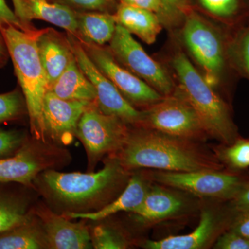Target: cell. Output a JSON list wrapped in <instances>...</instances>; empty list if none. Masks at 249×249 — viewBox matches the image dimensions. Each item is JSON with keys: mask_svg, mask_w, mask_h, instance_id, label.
Wrapping results in <instances>:
<instances>
[{"mask_svg": "<svg viewBox=\"0 0 249 249\" xmlns=\"http://www.w3.org/2000/svg\"><path fill=\"white\" fill-rule=\"evenodd\" d=\"M231 202L232 207L236 211L249 209V181L246 183Z\"/></svg>", "mask_w": 249, "mask_h": 249, "instance_id": "obj_36", "label": "cell"}, {"mask_svg": "<svg viewBox=\"0 0 249 249\" xmlns=\"http://www.w3.org/2000/svg\"><path fill=\"white\" fill-rule=\"evenodd\" d=\"M121 4L128 5L134 7L147 10L156 14L165 13L164 6L160 0H121Z\"/></svg>", "mask_w": 249, "mask_h": 249, "instance_id": "obj_34", "label": "cell"}, {"mask_svg": "<svg viewBox=\"0 0 249 249\" xmlns=\"http://www.w3.org/2000/svg\"><path fill=\"white\" fill-rule=\"evenodd\" d=\"M5 62H6L3 61L2 60H1V59H0V67L3 66V65H4Z\"/></svg>", "mask_w": 249, "mask_h": 249, "instance_id": "obj_39", "label": "cell"}, {"mask_svg": "<svg viewBox=\"0 0 249 249\" xmlns=\"http://www.w3.org/2000/svg\"><path fill=\"white\" fill-rule=\"evenodd\" d=\"M0 249H49L40 218L36 214L29 222L0 233Z\"/></svg>", "mask_w": 249, "mask_h": 249, "instance_id": "obj_24", "label": "cell"}, {"mask_svg": "<svg viewBox=\"0 0 249 249\" xmlns=\"http://www.w3.org/2000/svg\"><path fill=\"white\" fill-rule=\"evenodd\" d=\"M149 187L146 179L142 174H134L129 178L122 193L103 209L89 213L69 214L64 216L71 219H86L98 222L123 211L131 213L142 204Z\"/></svg>", "mask_w": 249, "mask_h": 249, "instance_id": "obj_18", "label": "cell"}, {"mask_svg": "<svg viewBox=\"0 0 249 249\" xmlns=\"http://www.w3.org/2000/svg\"><path fill=\"white\" fill-rule=\"evenodd\" d=\"M16 16L24 26L34 27L31 21L39 19L62 28L76 37V12L66 5L48 0H12Z\"/></svg>", "mask_w": 249, "mask_h": 249, "instance_id": "obj_15", "label": "cell"}, {"mask_svg": "<svg viewBox=\"0 0 249 249\" xmlns=\"http://www.w3.org/2000/svg\"><path fill=\"white\" fill-rule=\"evenodd\" d=\"M49 91L67 101L96 103L97 99L96 90L78 66L74 55L65 71L51 86Z\"/></svg>", "mask_w": 249, "mask_h": 249, "instance_id": "obj_20", "label": "cell"}, {"mask_svg": "<svg viewBox=\"0 0 249 249\" xmlns=\"http://www.w3.org/2000/svg\"><path fill=\"white\" fill-rule=\"evenodd\" d=\"M37 46L50 89L67 68L73 53L67 35H62L52 28L43 29L37 38Z\"/></svg>", "mask_w": 249, "mask_h": 249, "instance_id": "obj_16", "label": "cell"}, {"mask_svg": "<svg viewBox=\"0 0 249 249\" xmlns=\"http://www.w3.org/2000/svg\"><path fill=\"white\" fill-rule=\"evenodd\" d=\"M229 230L249 240V209L237 211Z\"/></svg>", "mask_w": 249, "mask_h": 249, "instance_id": "obj_33", "label": "cell"}, {"mask_svg": "<svg viewBox=\"0 0 249 249\" xmlns=\"http://www.w3.org/2000/svg\"><path fill=\"white\" fill-rule=\"evenodd\" d=\"M134 127L129 131L122 148L112 155L127 171L141 168L168 172L222 168L216 157L205 152L194 141L145 127Z\"/></svg>", "mask_w": 249, "mask_h": 249, "instance_id": "obj_2", "label": "cell"}, {"mask_svg": "<svg viewBox=\"0 0 249 249\" xmlns=\"http://www.w3.org/2000/svg\"><path fill=\"white\" fill-rule=\"evenodd\" d=\"M167 14H178L186 7L187 0H160Z\"/></svg>", "mask_w": 249, "mask_h": 249, "instance_id": "obj_37", "label": "cell"}, {"mask_svg": "<svg viewBox=\"0 0 249 249\" xmlns=\"http://www.w3.org/2000/svg\"><path fill=\"white\" fill-rule=\"evenodd\" d=\"M183 37L190 53L204 71L203 76L214 88L225 76L231 64L230 59L233 62L231 52L227 53L217 31L196 14L187 16Z\"/></svg>", "mask_w": 249, "mask_h": 249, "instance_id": "obj_7", "label": "cell"}, {"mask_svg": "<svg viewBox=\"0 0 249 249\" xmlns=\"http://www.w3.org/2000/svg\"><path fill=\"white\" fill-rule=\"evenodd\" d=\"M42 30L36 28L22 30L11 25L0 27L27 103L31 136L47 142L44 131L42 107L49 87L37 46V38Z\"/></svg>", "mask_w": 249, "mask_h": 249, "instance_id": "obj_3", "label": "cell"}, {"mask_svg": "<svg viewBox=\"0 0 249 249\" xmlns=\"http://www.w3.org/2000/svg\"><path fill=\"white\" fill-rule=\"evenodd\" d=\"M67 36L78 66L96 90V103L100 110L107 115L119 118L130 126L139 127L142 111L132 106L110 80L98 70L74 36L67 33Z\"/></svg>", "mask_w": 249, "mask_h": 249, "instance_id": "obj_12", "label": "cell"}, {"mask_svg": "<svg viewBox=\"0 0 249 249\" xmlns=\"http://www.w3.org/2000/svg\"><path fill=\"white\" fill-rule=\"evenodd\" d=\"M95 103L67 101L52 91H47L42 107L44 131L47 142L61 147L71 145L76 138L80 118Z\"/></svg>", "mask_w": 249, "mask_h": 249, "instance_id": "obj_13", "label": "cell"}, {"mask_svg": "<svg viewBox=\"0 0 249 249\" xmlns=\"http://www.w3.org/2000/svg\"><path fill=\"white\" fill-rule=\"evenodd\" d=\"M114 16L116 24L138 36L147 45L155 43L162 30L159 16L147 10L121 4Z\"/></svg>", "mask_w": 249, "mask_h": 249, "instance_id": "obj_21", "label": "cell"}, {"mask_svg": "<svg viewBox=\"0 0 249 249\" xmlns=\"http://www.w3.org/2000/svg\"><path fill=\"white\" fill-rule=\"evenodd\" d=\"M8 56H9V53H8L7 48L5 44L4 37L0 31V59L3 61L6 62Z\"/></svg>", "mask_w": 249, "mask_h": 249, "instance_id": "obj_38", "label": "cell"}, {"mask_svg": "<svg viewBox=\"0 0 249 249\" xmlns=\"http://www.w3.org/2000/svg\"><path fill=\"white\" fill-rule=\"evenodd\" d=\"M76 38L100 46L109 43L117 25L114 15L105 12H76Z\"/></svg>", "mask_w": 249, "mask_h": 249, "instance_id": "obj_23", "label": "cell"}, {"mask_svg": "<svg viewBox=\"0 0 249 249\" xmlns=\"http://www.w3.org/2000/svg\"><path fill=\"white\" fill-rule=\"evenodd\" d=\"M130 125L116 116L104 114L95 103L80 118L76 138L85 147L87 172H93L105 157L115 155L124 146Z\"/></svg>", "mask_w": 249, "mask_h": 249, "instance_id": "obj_6", "label": "cell"}, {"mask_svg": "<svg viewBox=\"0 0 249 249\" xmlns=\"http://www.w3.org/2000/svg\"><path fill=\"white\" fill-rule=\"evenodd\" d=\"M173 66L179 82L178 90L197 114L206 134L227 145L237 140L238 132L229 106L199 73L186 54H175Z\"/></svg>", "mask_w": 249, "mask_h": 249, "instance_id": "obj_4", "label": "cell"}, {"mask_svg": "<svg viewBox=\"0 0 249 249\" xmlns=\"http://www.w3.org/2000/svg\"><path fill=\"white\" fill-rule=\"evenodd\" d=\"M157 182L192 193L223 201L233 200L249 180L232 173L217 170L191 172H155Z\"/></svg>", "mask_w": 249, "mask_h": 249, "instance_id": "obj_9", "label": "cell"}, {"mask_svg": "<svg viewBox=\"0 0 249 249\" xmlns=\"http://www.w3.org/2000/svg\"><path fill=\"white\" fill-rule=\"evenodd\" d=\"M33 196L0 190V233L29 222L35 216Z\"/></svg>", "mask_w": 249, "mask_h": 249, "instance_id": "obj_22", "label": "cell"}, {"mask_svg": "<svg viewBox=\"0 0 249 249\" xmlns=\"http://www.w3.org/2000/svg\"><path fill=\"white\" fill-rule=\"evenodd\" d=\"M27 114V103L18 89L0 94V124L17 120Z\"/></svg>", "mask_w": 249, "mask_h": 249, "instance_id": "obj_26", "label": "cell"}, {"mask_svg": "<svg viewBox=\"0 0 249 249\" xmlns=\"http://www.w3.org/2000/svg\"><path fill=\"white\" fill-rule=\"evenodd\" d=\"M109 45L108 48L119 63L160 94L168 96L175 91L174 82L163 67L151 58L122 26L116 25Z\"/></svg>", "mask_w": 249, "mask_h": 249, "instance_id": "obj_10", "label": "cell"}, {"mask_svg": "<svg viewBox=\"0 0 249 249\" xmlns=\"http://www.w3.org/2000/svg\"><path fill=\"white\" fill-rule=\"evenodd\" d=\"M221 157L232 169H247L249 167V139L239 137L222 150Z\"/></svg>", "mask_w": 249, "mask_h": 249, "instance_id": "obj_27", "label": "cell"}, {"mask_svg": "<svg viewBox=\"0 0 249 249\" xmlns=\"http://www.w3.org/2000/svg\"><path fill=\"white\" fill-rule=\"evenodd\" d=\"M68 4L83 10L103 11L107 8L109 0H65Z\"/></svg>", "mask_w": 249, "mask_h": 249, "instance_id": "obj_35", "label": "cell"}, {"mask_svg": "<svg viewBox=\"0 0 249 249\" xmlns=\"http://www.w3.org/2000/svg\"><path fill=\"white\" fill-rule=\"evenodd\" d=\"M231 53L235 68L249 79V24L237 34L231 45Z\"/></svg>", "mask_w": 249, "mask_h": 249, "instance_id": "obj_28", "label": "cell"}, {"mask_svg": "<svg viewBox=\"0 0 249 249\" xmlns=\"http://www.w3.org/2000/svg\"><path fill=\"white\" fill-rule=\"evenodd\" d=\"M219 219L211 211H204L193 231L186 235L170 236L160 240H147L142 247L147 249H202L213 238L220 227Z\"/></svg>", "mask_w": 249, "mask_h": 249, "instance_id": "obj_17", "label": "cell"}, {"mask_svg": "<svg viewBox=\"0 0 249 249\" xmlns=\"http://www.w3.org/2000/svg\"><path fill=\"white\" fill-rule=\"evenodd\" d=\"M29 138L23 131L0 129V159L16 155Z\"/></svg>", "mask_w": 249, "mask_h": 249, "instance_id": "obj_30", "label": "cell"}, {"mask_svg": "<svg viewBox=\"0 0 249 249\" xmlns=\"http://www.w3.org/2000/svg\"><path fill=\"white\" fill-rule=\"evenodd\" d=\"M184 206L176 193L160 186H150L142 204L131 212L143 222H156L173 217Z\"/></svg>", "mask_w": 249, "mask_h": 249, "instance_id": "obj_19", "label": "cell"}, {"mask_svg": "<svg viewBox=\"0 0 249 249\" xmlns=\"http://www.w3.org/2000/svg\"><path fill=\"white\" fill-rule=\"evenodd\" d=\"M129 175L115 157L109 156L98 172L45 170L35 178L34 188L43 202L56 213H89L114 200L128 182Z\"/></svg>", "mask_w": 249, "mask_h": 249, "instance_id": "obj_1", "label": "cell"}, {"mask_svg": "<svg viewBox=\"0 0 249 249\" xmlns=\"http://www.w3.org/2000/svg\"><path fill=\"white\" fill-rule=\"evenodd\" d=\"M35 213L42 222L49 249H93L85 219L72 222L70 218L53 212L43 201L36 203Z\"/></svg>", "mask_w": 249, "mask_h": 249, "instance_id": "obj_14", "label": "cell"}, {"mask_svg": "<svg viewBox=\"0 0 249 249\" xmlns=\"http://www.w3.org/2000/svg\"><path fill=\"white\" fill-rule=\"evenodd\" d=\"M142 111L139 127L191 141L206 135L197 114L179 90Z\"/></svg>", "mask_w": 249, "mask_h": 249, "instance_id": "obj_8", "label": "cell"}, {"mask_svg": "<svg viewBox=\"0 0 249 249\" xmlns=\"http://www.w3.org/2000/svg\"><path fill=\"white\" fill-rule=\"evenodd\" d=\"M205 9L225 20H235L242 10L241 0H199Z\"/></svg>", "mask_w": 249, "mask_h": 249, "instance_id": "obj_29", "label": "cell"}, {"mask_svg": "<svg viewBox=\"0 0 249 249\" xmlns=\"http://www.w3.org/2000/svg\"><path fill=\"white\" fill-rule=\"evenodd\" d=\"M78 40L93 63L134 107L146 109L163 98V95L119 63L108 47Z\"/></svg>", "mask_w": 249, "mask_h": 249, "instance_id": "obj_11", "label": "cell"}, {"mask_svg": "<svg viewBox=\"0 0 249 249\" xmlns=\"http://www.w3.org/2000/svg\"><path fill=\"white\" fill-rule=\"evenodd\" d=\"M71 160L66 147L31 136L16 155L0 159V183H16L34 189V181L39 174L62 169Z\"/></svg>", "mask_w": 249, "mask_h": 249, "instance_id": "obj_5", "label": "cell"}, {"mask_svg": "<svg viewBox=\"0 0 249 249\" xmlns=\"http://www.w3.org/2000/svg\"><path fill=\"white\" fill-rule=\"evenodd\" d=\"M9 25L14 26L22 30H29L35 28H28L24 26L16 13L9 7L6 0H0V27Z\"/></svg>", "mask_w": 249, "mask_h": 249, "instance_id": "obj_32", "label": "cell"}, {"mask_svg": "<svg viewBox=\"0 0 249 249\" xmlns=\"http://www.w3.org/2000/svg\"><path fill=\"white\" fill-rule=\"evenodd\" d=\"M214 248L218 249H249V240L229 230L218 237Z\"/></svg>", "mask_w": 249, "mask_h": 249, "instance_id": "obj_31", "label": "cell"}, {"mask_svg": "<svg viewBox=\"0 0 249 249\" xmlns=\"http://www.w3.org/2000/svg\"><path fill=\"white\" fill-rule=\"evenodd\" d=\"M91 244L95 249H124L129 246V241L122 231L106 224L98 223L89 227Z\"/></svg>", "mask_w": 249, "mask_h": 249, "instance_id": "obj_25", "label": "cell"}]
</instances>
